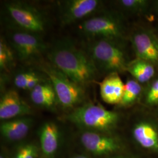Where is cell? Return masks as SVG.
I'll return each instance as SVG.
<instances>
[{
	"label": "cell",
	"instance_id": "14",
	"mask_svg": "<svg viewBox=\"0 0 158 158\" xmlns=\"http://www.w3.org/2000/svg\"><path fill=\"white\" fill-rule=\"evenodd\" d=\"M60 132L57 125L53 122H46L40 131V149L47 157L53 156L59 147Z\"/></svg>",
	"mask_w": 158,
	"mask_h": 158
},
{
	"label": "cell",
	"instance_id": "22",
	"mask_svg": "<svg viewBox=\"0 0 158 158\" xmlns=\"http://www.w3.org/2000/svg\"><path fill=\"white\" fill-rule=\"evenodd\" d=\"M119 4L124 9L130 11H136L142 9L147 4L143 0H122L119 1Z\"/></svg>",
	"mask_w": 158,
	"mask_h": 158
},
{
	"label": "cell",
	"instance_id": "19",
	"mask_svg": "<svg viewBox=\"0 0 158 158\" xmlns=\"http://www.w3.org/2000/svg\"><path fill=\"white\" fill-rule=\"evenodd\" d=\"M141 92V87L135 80L128 79L125 84L124 90L120 105L123 106H129L132 104L138 97Z\"/></svg>",
	"mask_w": 158,
	"mask_h": 158
},
{
	"label": "cell",
	"instance_id": "24",
	"mask_svg": "<svg viewBox=\"0 0 158 158\" xmlns=\"http://www.w3.org/2000/svg\"><path fill=\"white\" fill-rule=\"evenodd\" d=\"M87 158V157H86V156H75V157H73V158Z\"/></svg>",
	"mask_w": 158,
	"mask_h": 158
},
{
	"label": "cell",
	"instance_id": "23",
	"mask_svg": "<svg viewBox=\"0 0 158 158\" xmlns=\"http://www.w3.org/2000/svg\"><path fill=\"white\" fill-rule=\"evenodd\" d=\"M146 101L151 105L158 103V79H156L151 86L148 92Z\"/></svg>",
	"mask_w": 158,
	"mask_h": 158
},
{
	"label": "cell",
	"instance_id": "6",
	"mask_svg": "<svg viewBox=\"0 0 158 158\" xmlns=\"http://www.w3.org/2000/svg\"><path fill=\"white\" fill-rule=\"evenodd\" d=\"M80 32L91 40H119L123 37L124 27L117 18L110 15L93 16L79 24Z\"/></svg>",
	"mask_w": 158,
	"mask_h": 158
},
{
	"label": "cell",
	"instance_id": "7",
	"mask_svg": "<svg viewBox=\"0 0 158 158\" xmlns=\"http://www.w3.org/2000/svg\"><path fill=\"white\" fill-rule=\"evenodd\" d=\"M10 44L21 62H35L46 50V45L39 35L16 31L10 35Z\"/></svg>",
	"mask_w": 158,
	"mask_h": 158
},
{
	"label": "cell",
	"instance_id": "21",
	"mask_svg": "<svg viewBox=\"0 0 158 158\" xmlns=\"http://www.w3.org/2000/svg\"><path fill=\"white\" fill-rule=\"evenodd\" d=\"M37 72L32 70H26L16 74L14 79V83L18 89L25 90L30 80L37 74Z\"/></svg>",
	"mask_w": 158,
	"mask_h": 158
},
{
	"label": "cell",
	"instance_id": "12",
	"mask_svg": "<svg viewBox=\"0 0 158 158\" xmlns=\"http://www.w3.org/2000/svg\"><path fill=\"white\" fill-rule=\"evenodd\" d=\"M33 124V120L29 117H19L4 121L0 125L2 136L10 141L23 139L28 135Z\"/></svg>",
	"mask_w": 158,
	"mask_h": 158
},
{
	"label": "cell",
	"instance_id": "18",
	"mask_svg": "<svg viewBox=\"0 0 158 158\" xmlns=\"http://www.w3.org/2000/svg\"><path fill=\"white\" fill-rule=\"evenodd\" d=\"M15 52L4 38L0 40V69L9 71L14 64Z\"/></svg>",
	"mask_w": 158,
	"mask_h": 158
},
{
	"label": "cell",
	"instance_id": "11",
	"mask_svg": "<svg viewBox=\"0 0 158 158\" xmlns=\"http://www.w3.org/2000/svg\"><path fill=\"white\" fill-rule=\"evenodd\" d=\"M131 41L137 59L158 63V40L145 32H138L132 35Z\"/></svg>",
	"mask_w": 158,
	"mask_h": 158
},
{
	"label": "cell",
	"instance_id": "3",
	"mask_svg": "<svg viewBox=\"0 0 158 158\" xmlns=\"http://www.w3.org/2000/svg\"><path fill=\"white\" fill-rule=\"evenodd\" d=\"M87 53L98 72L111 74L127 71L129 63L124 51L114 40H91L88 44Z\"/></svg>",
	"mask_w": 158,
	"mask_h": 158
},
{
	"label": "cell",
	"instance_id": "1",
	"mask_svg": "<svg viewBox=\"0 0 158 158\" xmlns=\"http://www.w3.org/2000/svg\"><path fill=\"white\" fill-rule=\"evenodd\" d=\"M48 57L53 66L83 88L94 81L99 73L88 53L68 39L57 40Z\"/></svg>",
	"mask_w": 158,
	"mask_h": 158
},
{
	"label": "cell",
	"instance_id": "13",
	"mask_svg": "<svg viewBox=\"0 0 158 158\" xmlns=\"http://www.w3.org/2000/svg\"><path fill=\"white\" fill-rule=\"evenodd\" d=\"M124 86L118 74H109L100 85L102 100L111 104H120L124 94Z\"/></svg>",
	"mask_w": 158,
	"mask_h": 158
},
{
	"label": "cell",
	"instance_id": "26",
	"mask_svg": "<svg viewBox=\"0 0 158 158\" xmlns=\"http://www.w3.org/2000/svg\"></svg>",
	"mask_w": 158,
	"mask_h": 158
},
{
	"label": "cell",
	"instance_id": "17",
	"mask_svg": "<svg viewBox=\"0 0 158 158\" xmlns=\"http://www.w3.org/2000/svg\"><path fill=\"white\" fill-rule=\"evenodd\" d=\"M128 71L138 83H144L152 78L155 73L152 63L137 59L128 63Z\"/></svg>",
	"mask_w": 158,
	"mask_h": 158
},
{
	"label": "cell",
	"instance_id": "9",
	"mask_svg": "<svg viewBox=\"0 0 158 158\" xmlns=\"http://www.w3.org/2000/svg\"><path fill=\"white\" fill-rule=\"evenodd\" d=\"M80 142L85 149L96 156H104L115 152L120 149L118 141L104 133L85 131Z\"/></svg>",
	"mask_w": 158,
	"mask_h": 158
},
{
	"label": "cell",
	"instance_id": "5",
	"mask_svg": "<svg viewBox=\"0 0 158 158\" xmlns=\"http://www.w3.org/2000/svg\"><path fill=\"white\" fill-rule=\"evenodd\" d=\"M51 81L56 93L58 104L64 108H72L79 104L85 97L83 88L74 83L52 64L40 66Z\"/></svg>",
	"mask_w": 158,
	"mask_h": 158
},
{
	"label": "cell",
	"instance_id": "20",
	"mask_svg": "<svg viewBox=\"0 0 158 158\" xmlns=\"http://www.w3.org/2000/svg\"><path fill=\"white\" fill-rule=\"evenodd\" d=\"M39 148L35 144L29 143L19 147L12 158H38Z\"/></svg>",
	"mask_w": 158,
	"mask_h": 158
},
{
	"label": "cell",
	"instance_id": "16",
	"mask_svg": "<svg viewBox=\"0 0 158 158\" xmlns=\"http://www.w3.org/2000/svg\"><path fill=\"white\" fill-rule=\"evenodd\" d=\"M132 134L136 141L142 147L158 151V133L152 125L145 122L140 123L135 126Z\"/></svg>",
	"mask_w": 158,
	"mask_h": 158
},
{
	"label": "cell",
	"instance_id": "25",
	"mask_svg": "<svg viewBox=\"0 0 158 158\" xmlns=\"http://www.w3.org/2000/svg\"><path fill=\"white\" fill-rule=\"evenodd\" d=\"M0 158H5V157H4V156L3 155H1V156H0Z\"/></svg>",
	"mask_w": 158,
	"mask_h": 158
},
{
	"label": "cell",
	"instance_id": "15",
	"mask_svg": "<svg viewBox=\"0 0 158 158\" xmlns=\"http://www.w3.org/2000/svg\"><path fill=\"white\" fill-rule=\"evenodd\" d=\"M30 98L34 104L47 109H53L57 102L56 94L48 79L30 91Z\"/></svg>",
	"mask_w": 158,
	"mask_h": 158
},
{
	"label": "cell",
	"instance_id": "4",
	"mask_svg": "<svg viewBox=\"0 0 158 158\" xmlns=\"http://www.w3.org/2000/svg\"><path fill=\"white\" fill-rule=\"evenodd\" d=\"M6 13L19 31L40 35L45 31L47 23L42 12L26 2L6 3Z\"/></svg>",
	"mask_w": 158,
	"mask_h": 158
},
{
	"label": "cell",
	"instance_id": "2",
	"mask_svg": "<svg viewBox=\"0 0 158 158\" xmlns=\"http://www.w3.org/2000/svg\"><path fill=\"white\" fill-rule=\"evenodd\" d=\"M67 119L85 131L106 133L116 127L119 115L100 105L88 103L75 108Z\"/></svg>",
	"mask_w": 158,
	"mask_h": 158
},
{
	"label": "cell",
	"instance_id": "8",
	"mask_svg": "<svg viewBox=\"0 0 158 158\" xmlns=\"http://www.w3.org/2000/svg\"><path fill=\"white\" fill-rule=\"evenodd\" d=\"M100 4L97 0L64 1L60 6V23L65 26L93 17Z\"/></svg>",
	"mask_w": 158,
	"mask_h": 158
},
{
	"label": "cell",
	"instance_id": "10",
	"mask_svg": "<svg viewBox=\"0 0 158 158\" xmlns=\"http://www.w3.org/2000/svg\"><path fill=\"white\" fill-rule=\"evenodd\" d=\"M32 113L31 108L15 90L6 91L0 100V119L7 121L23 117Z\"/></svg>",
	"mask_w": 158,
	"mask_h": 158
}]
</instances>
